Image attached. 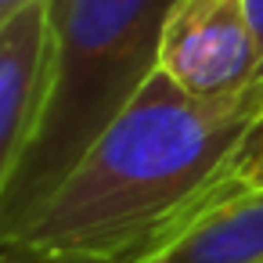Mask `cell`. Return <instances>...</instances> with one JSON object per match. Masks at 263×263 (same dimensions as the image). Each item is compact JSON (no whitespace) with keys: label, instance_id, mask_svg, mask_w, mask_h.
<instances>
[{"label":"cell","instance_id":"277c9868","mask_svg":"<svg viewBox=\"0 0 263 263\" xmlns=\"http://www.w3.org/2000/svg\"><path fill=\"white\" fill-rule=\"evenodd\" d=\"M51 0H36L0 22V180L11 177L36 134L51 90Z\"/></svg>","mask_w":263,"mask_h":263},{"label":"cell","instance_id":"3957f363","mask_svg":"<svg viewBox=\"0 0 263 263\" xmlns=\"http://www.w3.org/2000/svg\"><path fill=\"white\" fill-rule=\"evenodd\" d=\"M159 69L198 98L256 83L263 58L249 0H177L162 26Z\"/></svg>","mask_w":263,"mask_h":263},{"label":"cell","instance_id":"52a82bcc","mask_svg":"<svg viewBox=\"0 0 263 263\" xmlns=\"http://www.w3.org/2000/svg\"><path fill=\"white\" fill-rule=\"evenodd\" d=\"M29 4H36V0H0V22L11 18V15H18V11H26Z\"/></svg>","mask_w":263,"mask_h":263},{"label":"cell","instance_id":"7a4b0ae2","mask_svg":"<svg viewBox=\"0 0 263 263\" xmlns=\"http://www.w3.org/2000/svg\"><path fill=\"white\" fill-rule=\"evenodd\" d=\"M177 0H51L54 62L36 134L0 180V238L18 231L159 69Z\"/></svg>","mask_w":263,"mask_h":263},{"label":"cell","instance_id":"6da1fadb","mask_svg":"<svg viewBox=\"0 0 263 263\" xmlns=\"http://www.w3.org/2000/svg\"><path fill=\"white\" fill-rule=\"evenodd\" d=\"M263 155V76L198 98L162 69L98 137L69 180L4 238L8 263H137Z\"/></svg>","mask_w":263,"mask_h":263},{"label":"cell","instance_id":"ba28073f","mask_svg":"<svg viewBox=\"0 0 263 263\" xmlns=\"http://www.w3.org/2000/svg\"><path fill=\"white\" fill-rule=\"evenodd\" d=\"M245 187H263V155L249 166V173H245Z\"/></svg>","mask_w":263,"mask_h":263},{"label":"cell","instance_id":"8992f818","mask_svg":"<svg viewBox=\"0 0 263 263\" xmlns=\"http://www.w3.org/2000/svg\"><path fill=\"white\" fill-rule=\"evenodd\" d=\"M252 11V26H256V40H259V58H263V0H249Z\"/></svg>","mask_w":263,"mask_h":263},{"label":"cell","instance_id":"5b68a950","mask_svg":"<svg viewBox=\"0 0 263 263\" xmlns=\"http://www.w3.org/2000/svg\"><path fill=\"white\" fill-rule=\"evenodd\" d=\"M137 263H263V187H238Z\"/></svg>","mask_w":263,"mask_h":263}]
</instances>
